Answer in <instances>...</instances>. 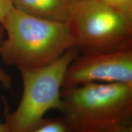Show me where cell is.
<instances>
[{"instance_id": "cell-7", "label": "cell", "mask_w": 132, "mask_h": 132, "mask_svg": "<svg viewBox=\"0 0 132 132\" xmlns=\"http://www.w3.org/2000/svg\"><path fill=\"white\" fill-rule=\"evenodd\" d=\"M29 132H80L63 116L55 118H45Z\"/></svg>"}, {"instance_id": "cell-9", "label": "cell", "mask_w": 132, "mask_h": 132, "mask_svg": "<svg viewBox=\"0 0 132 132\" xmlns=\"http://www.w3.org/2000/svg\"><path fill=\"white\" fill-rule=\"evenodd\" d=\"M14 8L12 0H0V23L2 25Z\"/></svg>"}, {"instance_id": "cell-12", "label": "cell", "mask_w": 132, "mask_h": 132, "mask_svg": "<svg viewBox=\"0 0 132 132\" xmlns=\"http://www.w3.org/2000/svg\"><path fill=\"white\" fill-rule=\"evenodd\" d=\"M0 132H9L6 124L1 122H0Z\"/></svg>"}, {"instance_id": "cell-11", "label": "cell", "mask_w": 132, "mask_h": 132, "mask_svg": "<svg viewBox=\"0 0 132 132\" xmlns=\"http://www.w3.org/2000/svg\"><path fill=\"white\" fill-rule=\"evenodd\" d=\"M5 38V30L3 26L0 23V48H1L2 43Z\"/></svg>"}, {"instance_id": "cell-3", "label": "cell", "mask_w": 132, "mask_h": 132, "mask_svg": "<svg viewBox=\"0 0 132 132\" xmlns=\"http://www.w3.org/2000/svg\"><path fill=\"white\" fill-rule=\"evenodd\" d=\"M79 50H68L56 61L42 68L19 70L23 92L16 110L6 112V124L9 132H29L45 118L51 110L61 108V93L65 73Z\"/></svg>"}, {"instance_id": "cell-2", "label": "cell", "mask_w": 132, "mask_h": 132, "mask_svg": "<svg viewBox=\"0 0 132 132\" xmlns=\"http://www.w3.org/2000/svg\"><path fill=\"white\" fill-rule=\"evenodd\" d=\"M61 99L62 116L80 132H132V85L66 87Z\"/></svg>"}, {"instance_id": "cell-1", "label": "cell", "mask_w": 132, "mask_h": 132, "mask_svg": "<svg viewBox=\"0 0 132 132\" xmlns=\"http://www.w3.org/2000/svg\"><path fill=\"white\" fill-rule=\"evenodd\" d=\"M3 26L6 38L0 57L19 70L45 67L76 47L67 23L35 17L14 8Z\"/></svg>"}, {"instance_id": "cell-4", "label": "cell", "mask_w": 132, "mask_h": 132, "mask_svg": "<svg viewBox=\"0 0 132 132\" xmlns=\"http://www.w3.org/2000/svg\"><path fill=\"white\" fill-rule=\"evenodd\" d=\"M68 24L82 53L132 48V20L99 0H77Z\"/></svg>"}, {"instance_id": "cell-5", "label": "cell", "mask_w": 132, "mask_h": 132, "mask_svg": "<svg viewBox=\"0 0 132 132\" xmlns=\"http://www.w3.org/2000/svg\"><path fill=\"white\" fill-rule=\"evenodd\" d=\"M90 83L132 85V48L79 53L66 70L62 88Z\"/></svg>"}, {"instance_id": "cell-6", "label": "cell", "mask_w": 132, "mask_h": 132, "mask_svg": "<svg viewBox=\"0 0 132 132\" xmlns=\"http://www.w3.org/2000/svg\"><path fill=\"white\" fill-rule=\"evenodd\" d=\"M77 0H12L14 9L47 20L66 23Z\"/></svg>"}, {"instance_id": "cell-10", "label": "cell", "mask_w": 132, "mask_h": 132, "mask_svg": "<svg viewBox=\"0 0 132 132\" xmlns=\"http://www.w3.org/2000/svg\"><path fill=\"white\" fill-rule=\"evenodd\" d=\"M0 84L6 89H10L12 86V77L1 68H0Z\"/></svg>"}, {"instance_id": "cell-8", "label": "cell", "mask_w": 132, "mask_h": 132, "mask_svg": "<svg viewBox=\"0 0 132 132\" xmlns=\"http://www.w3.org/2000/svg\"><path fill=\"white\" fill-rule=\"evenodd\" d=\"M132 20V0H99Z\"/></svg>"}]
</instances>
